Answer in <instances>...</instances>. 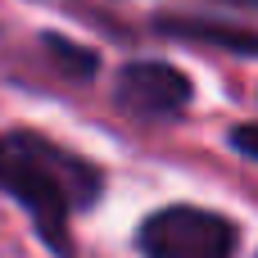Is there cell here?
I'll return each instance as SVG.
<instances>
[{"instance_id":"obj_1","label":"cell","mask_w":258,"mask_h":258,"mask_svg":"<svg viewBox=\"0 0 258 258\" xmlns=\"http://www.w3.org/2000/svg\"><path fill=\"white\" fill-rule=\"evenodd\" d=\"M100 181L104 177L82 154L45 141V136H32V132L0 136V190L14 195L32 213L41 240L54 254H68L73 249L68 213L95 204Z\"/></svg>"},{"instance_id":"obj_2","label":"cell","mask_w":258,"mask_h":258,"mask_svg":"<svg viewBox=\"0 0 258 258\" xmlns=\"http://www.w3.org/2000/svg\"><path fill=\"white\" fill-rule=\"evenodd\" d=\"M136 245L145 258H231L240 245V231L231 218L213 209L172 204V209H154L141 222Z\"/></svg>"},{"instance_id":"obj_3","label":"cell","mask_w":258,"mask_h":258,"mask_svg":"<svg viewBox=\"0 0 258 258\" xmlns=\"http://www.w3.org/2000/svg\"><path fill=\"white\" fill-rule=\"evenodd\" d=\"M195 86L181 68L172 63H159V59H136L118 73L113 82V100L127 109V113H141V118H168V113H181L190 104Z\"/></svg>"},{"instance_id":"obj_4","label":"cell","mask_w":258,"mask_h":258,"mask_svg":"<svg viewBox=\"0 0 258 258\" xmlns=\"http://www.w3.org/2000/svg\"><path fill=\"white\" fill-rule=\"evenodd\" d=\"M154 27L163 36H172V41L218 45V50H236V54H258L254 27H236V23H218V18H186V14H159Z\"/></svg>"},{"instance_id":"obj_5","label":"cell","mask_w":258,"mask_h":258,"mask_svg":"<svg viewBox=\"0 0 258 258\" xmlns=\"http://www.w3.org/2000/svg\"><path fill=\"white\" fill-rule=\"evenodd\" d=\"M45 45H50V54H54L59 63H73V77H91V73H95V54H91V50H77V45L63 41L59 32H45Z\"/></svg>"},{"instance_id":"obj_6","label":"cell","mask_w":258,"mask_h":258,"mask_svg":"<svg viewBox=\"0 0 258 258\" xmlns=\"http://www.w3.org/2000/svg\"><path fill=\"white\" fill-rule=\"evenodd\" d=\"M231 145L245 154V159H254L258 163V122H245V127H231Z\"/></svg>"}]
</instances>
